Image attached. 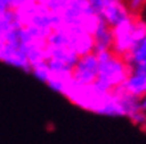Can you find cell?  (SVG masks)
<instances>
[{
	"mask_svg": "<svg viewBox=\"0 0 146 144\" xmlns=\"http://www.w3.org/2000/svg\"><path fill=\"white\" fill-rule=\"evenodd\" d=\"M62 95L69 99L73 105L86 111H92L94 114L105 116H125L113 93L101 90L94 84L82 86L72 81Z\"/></svg>",
	"mask_w": 146,
	"mask_h": 144,
	"instance_id": "obj_1",
	"label": "cell"
},
{
	"mask_svg": "<svg viewBox=\"0 0 146 144\" xmlns=\"http://www.w3.org/2000/svg\"><path fill=\"white\" fill-rule=\"evenodd\" d=\"M96 56L98 60V74L94 85L104 91H111L122 86L131 74L130 65L111 50H102L96 53Z\"/></svg>",
	"mask_w": 146,
	"mask_h": 144,
	"instance_id": "obj_2",
	"label": "cell"
},
{
	"mask_svg": "<svg viewBox=\"0 0 146 144\" xmlns=\"http://www.w3.org/2000/svg\"><path fill=\"white\" fill-rule=\"evenodd\" d=\"M88 1L93 11L101 17V20L111 28L133 16L125 0H88Z\"/></svg>",
	"mask_w": 146,
	"mask_h": 144,
	"instance_id": "obj_3",
	"label": "cell"
},
{
	"mask_svg": "<svg viewBox=\"0 0 146 144\" xmlns=\"http://www.w3.org/2000/svg\"><path fill=\"white\" fill-rule=\"evenodd\" d=\"M111 33H113V41L110 50L115 56L123 58L130 53L137 44V38L134 36V15L130 19L111 28Z\"/></svg>",
	"mask_w": 146,
	"mask_h": 144,
	"instance_id": "obj_4",
	"label": "cell"
},
{
	"mask_svg": "<svg viewBox=\"0 0 146 144\" xmlns=\"http://www.w3.org/2000/svg\"><path fill=\"white\" fill-rule=\"evenodd\" d=\"M60 29L64 30L68 45L78 57L94 53V38L86 30L80 27H60Z\"/></svg>",
	"mask_w": 146,
	"mask_h": 144,
	"instance_id": "obj_5",
	"label": "cell"
},
{
	"mask_svg": "<svg viewBox=\"0 0 146 144\" xmlns=\"http://www.w3.org/2000/svg\"><path fill=\"white\" fill-rule=\"evenodd\" d=\"M98 74V60L96 53L78 57L73 68V81L77 85H92L96 82Z\"/></svg>",
	"mask_w": 146,
	"mask_h": 144,
	"instance_id": "obj_6",
	"label": "cell"
},
{
	"mask_svg": "<svg viewBox=\"0 0 146 144\" xmlns=\"http://www.w3.org/2000/svg\"><path fill=\"white\" fill-rule=\"evenodd\" d=\"M0 61L13 68L21 69L24 72H31V66L21 45H12L4 42L3 48L0 50Z\"/></svg>",
	"mask_w": 146,
	"mask_h": 144,
	"instance_id": "obj_7",
	"label": "cell"
},
{
	"mask_svg": "<svg viewBox=\"0 0 146 144\" xmlns=\"http://www.w3.org/2000/svg\"><path fill=\"white\" fill-rule=\"evenodd\" d=\"M46 57H48V61H57L69 68H74V65L78 61V56L73 52L69 45H48Z\"/></svg>",
	"mask_w": 146,
	"mask_h": 144,
	"instance_id": "obj_8",
	"label": "cell"
},
{
	"mask_svg": "<svg viewBox=\"0 0 146 144\" xmlns=\"http://www.w3.org/2000/svg\"><path fill=\"white\" fill-rule=\"evenodd\" d=\"M93 38H94V53H98L102 50H110L111 41H113L111 27L105 21H101L93 33Z\"/></svg>",
	"mask_w": 146,
	"mask_h": 144,
	"instance_id": "obj_9",
	"label": "cell"
},
{
	"mask_svg": "<svg viewBox=\"0 0 146 144\" xmlns=\"http://www.w3.org/2000/svg\"><path fill=\"white\" fill-rule=\"evenodd\" d=\"M122 87L130 95L141 99L146 94V76L131 73L125 81V84L122 85Z\"/></svg>",
	"mask_w": 146,
	"mask_h": 144,
	"instance_id": "obj_10",
	"label": "cell"
},
{
	"mask_svg": "<svg viewBox=\"0 0 146 144\" xmlns=\"http://www.w3.org/2000/svg\"><path fill=\"white\" fill-rule=\"evenodd\" d=\"M20 24L16 20L15 11H7L0 15V42H4L5 37L12 30L20 29Z\"/></svg>",
	"mask_w": 146,
	"mask_h": 144,
	"instance_id": "obj_11",
	"label": "cell"
},
{
	"mask_svg": "<svg viewBox=\"0 0 146 144\" xmlns=\"http://www.w3.org/2000/svg\"><path fill=\"white\" fill-rule=\"evenodd\" d=\"M123 60L126 61L130 66L131 65H134V64H137V62L145 61L146 60V37L142 38L141 41L137 42L135 46L131 49L130 53L123 57Z\"/></svg>",
	"mask_w": 146,
	"mask_h": 144,
	"instance_id": "obj_12",
	"label": "cell"
},
{
	"mask_svg": "<svg viewBox=\"0 0 146 144\" xmlns=\"http://www.w3.org/2000/svg\"><path fill=\"white\" fill-rule=\"evenodd\" d=\"M31 73L33 76L37 78L40 82H44L46 84L48 80L50 77V69H49V65H48V61L46 62H41L38 65H35L31 68Z\"/></svg>",
	"mask_w": 146,
	"mask_h": 144,
	"instance_id": "obj_13",
	"label": "cell"
},
{
	"mask_svg": "<svg viewBox=\"0 0 146 144\" xmlns=\"http://www.w3.org/2000/svg\"><path fill=\"white\" fill-rule=\"evenodd\" d=\"M134 36L137 42L146 37V21L137 15H134Z\"/></svg>",
	"mask_w": 146,
	"mask_h": 144,
	"instance_id": "obj_14",
	"label": "cell"
},
{
	"mask_svg": "<svg viewBox=\"0 0 146 144\" xmlns=\"http://www.w3.org/2000/svg\"><path fill=\"white\" fill-rule=\"evenodd\" d=\"M127 4V7L130 9L133 15H137L141 9L146 5V0H125Z\"/></svg>",
	"mask_w": 146,
	"mask_h": 144,
	"instance_id": "obj_15",
	"label": "cell"
},
{
	"mask_svg": "<svg viewBox=\"0 0 146 144\" xmlns=\"http://www.w3.org/2000/svg\"><path fill=\"white\" fill-rule=\"evenodd\" d=\"M129 119H130L131 123H134L137 126H145L146 124V112L142 110H139L137 112H134V114H131L129 116Z\"/></svg>",
	"mask_w": 146,
	"mask_h": 144,
	"instance_id": "obj_16",
	"label": "cell"
},
{
	"mask_svg": "<svg viewBox=\"0 0 146 144\" xmlns=\"http://www.w3.org/2000/svg\"><path fill=\"white\" fill-rule=\"evenodd\" d=\"M16 0H0V15L7 11H15Z\"/></svg>",
	"mask_w": 146,
	"mask_h": 144,
	"instance_id": "obj_17",
	"label": "cell"
},
{
	"mask_svg": "<svg viewBox=\"0 0 146 144\" xmlns=\"http://www.w3.org/2000/svg\"><path fill=\"white\" fill-rule=\"evenodd\" d=\"M131 73H134V74H141V76H146V60L131 65Z\"/></svg>",
	"mask_w": 146,
	"mask_h": 144,
	"instance_id": "obj_18",
	"label": "cell"
},
{
	"mask_svg": "<svg viewBox=\"0 0 146 144\" xmlns=\"http://www.w3.org/2000/svg\"><path fill=\"white\" fill-rule=\"evenodd\" d=\"M139 106H141V110L146 112V94L143 95L141 99H139Z\"/></svg>",
	"mask_w": 146,
	"mask_h": 144,
	"instance_id": "obj_19",
	"label": "cell"
}]
</instances>
